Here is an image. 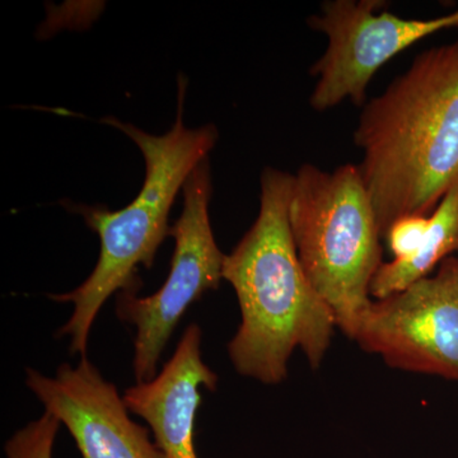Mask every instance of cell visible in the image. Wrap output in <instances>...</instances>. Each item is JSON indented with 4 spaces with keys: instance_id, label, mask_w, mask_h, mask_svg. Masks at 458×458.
I'll list each match as a JSON object with an SVG mask.
<instances>
[{
    "instance_id": "obj_1",
    "label": "cell",
    "mask_w": 458,
    "mask_h": 458,
    "mask_svg": "<svg viewBox=\"0 0 458 458\" xmlns=\"http://www.w3.org/2000/svg\"><path fill=\"white\" fill-rule=\"evenodd\" d=\"M354 143L382 237L403 216H430L458 181V40L419 54L366 102Z\"/></svg>"
},
{
    "instance_id": "obj_2",
    "label": "cell",
    "mask_w": 458,
    "mask_h": 458,
    "mask_svg": "<svg viewBox=\"0 0 458 458\" xmlns=\"http://www.w3.org/2000/svg\"><path fill=\"white\" fill-rule=\"evenodd\" d=\"M260 186L258 218L223 265V280L233 286L241 310L228 355L240 375L278 385L297 348L318 369L337 325L295 249L289 225L293 174L267 167Z\"/></svg>"
},
{
    "instance_id": "obj_3",
    "label": "cell",
    "mask_w": 458,
    "mask_h": 458,
    "mask_svg": "<svg viewBox=\"0 0 458 458\" xmlns=\"http://www.w3.org/2000/svg\"><path fill=\"white\" fill-rule=\"evenodd\" d=\"M177 83L176 120L164 135L149 134L116 117L101 120L134 141L143 155L146 177L138 197L120 210L104 205H68L69 210L82 216L101 242L98 264L89 278L73 291L49 294L55 302L73 304L71 318L56 334L71 337L72 355L87 357L90 328L111 295L140 291V267H152L159 246L170 236L168 216L174 199L197 165L209 158L219 140L218 129L212 123L186 128L182 113L188 81L180 75Z\"/></svg>"
},
{
    "instance_id": "obj_4",
    "label": "cell",
    "mask_w": 458,
    "mask_h": 458,
    "mask_svg": "<svg viewBox=\"0 0 458 458\" xmlns=\"http://www.w3.org/2000/svg\"><path fill=\"white\" fill-rule=\"evenodd\" d=\"M289 225L304 273L354 337L382 261V233L360 165L327 172L303 165L293 174Z\"/></svg>"
},
{
    "instance_id": "obj_5",
    "label": "cell",
    "mask_w": 458,
    "mask_h": 458,
    "mask_svg": "<svg viewBox=\"0 0 458 458\" xmlns=\"http://www.w3.org/2000/svg\"><path fill=\"white\" fill-rule=\"evenodd\" d=\"M182 192V213L170 231L174 251L164 285L148 297H140L135 291L117 294V316L135 328L132 369L137 384L155 378L162 352L181 318L207 292L218 289L223 280L225 255L216 245L209 216V158L191 172Z\"/></svg>"
},
{
    "instance_id": "obj_6",
    "label": "cell",
    "mask_w": 458,
    "mask_h": 458,
    "mask_svg": "<svg viewBox=\"0 0 458 458\" xmlns=\"http://www.w3.org/2000/svg\"><path fill=\"white\" fill-rule=\"evenodd\" d=\"M382 0H327L309 26L327 35L324 55L311 66L318 78L310 104L324 113L342 102L366 105L367 89L377 72L433 33L458 27V9L430 20H406L382 11Z\"/></svg>"
},
{
    "instance_id": "obj_7",
    "label": "cell",
    "mask_w": 458,
    "mask_h": 458,
    "mask_svg": "<svg viewBox=\"0 0 458 458\" xmlns=\"http://www.w3.org/2000/svg\"><path fill=\"white\" fill-rule=\"evenodd\" d=\"M394 369L458 382V259L433 276L372 301L352 337Z\"/></svg>"
},
{
    "instance_id": "obj_8",
    "label": "cell",
    "mask_w": 458,
    "mask_h": 458,
    "mask_svg": "<svg viewBox=\"0 0 458 458\" xmlns=\"http://www.w3.org/2000/svg\"><path fill=\"white\" fill-rule=\"evenodd\" d=\"M26 386L64 424L82 458H165L150 430L135 423L116 386L87 357L54 377L26 369Z\"/></svg>"
},
{
    "instance_id": "obj_9",
    "label": "cell",
    "mask_w": 458,
    "mask_h": 458,
    "mask_svg": "<svg viewBox=\"0 0 458 458\" xmlns=\"http://www.w3.org/2000/svg\"><path fill=\"white\" fill-rule=\"evenodd\" d=\"M203 331L198 324L186 327L176 351L149 382L131 386L123 394L131 414L149 427L165 458H199L194 427L200 408V388L214 391L218 376L204 363Z\"/></svg>"
},
{
    "instance_id": "obj_10",
    "label": "cell",
    "mask_w": 458,
    "mask_h": 458,
    "mask_svg": "<svg viewBox=\"0 0 458 458\" xmlns=\"http://www.w3.org/2000/svg\"><path fill=\"white\" fill-rule=\"evenodd\" d=\"M432 225L423 247L403 260L384 262L370 284L376 300L388 297L428 278L434 267L458 252V181L430 214Z\"/></svg>"
},
{
    "instance_id": "obj_11",
    "label": "cell",
    "mask_w": 458,
    "mask_h": 458,
    "mask_svg": "<svg viewBox=\"0 0 458 458\" xmlns=\"http://www.w3.org/2000/svg\"><path fill=\"white\" fill-rule=\"evenodd\" d=\"M60 426L59 419L45 411L5 442V458H53Z\"/></svg>"
},
{
    "instance_id": "obj_12",
    "label": "cell",
    "mask_w": 458,
    "mask_h": 458,
    "mask_svg": "<svg viewBox=\"0 0 458 458\" xmlns=\"http://www.w3.org/2000/svg\"><path fill=\"white\" fill-rule=\"evenodd\" d=\"M430 225V216H408L397 219L385 234L394 260H403L417 254L427 241Z\"/></svg>"
}]
</instances>
